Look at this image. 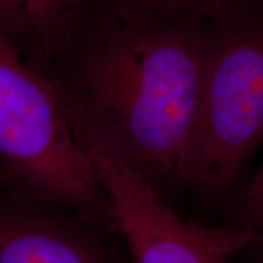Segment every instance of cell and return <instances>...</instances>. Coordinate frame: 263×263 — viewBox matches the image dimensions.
<instances>
[{
    "label": "cell",
    "instance_id": "1",
    "mask_svg": "<svg viewBox=\"0 0 263 263\" xmlns=\"http://www.w3.org/2000/svg\"><path fill=\"white\" fill-rule=\"evenodd\" d=\"M207 38L188 22H127L43 66L72 129L107 143L174 207L186 193Z\"/></svg>",
    "mask_w": 263,
    "mask_h": 263
},
{
    "label": "cell",
    "instance_id": "2",
    "mask_svg": "<svg viewBox=\"0 0 263 263\" xmlns=\"http://www.w3.org/2000/svg\"><path fill=\"white\" fill-rule=\"evenodd\" d=\"M0 171L5 182L117 233L59 87L0 33Z\"/></svg>",
    "mask_w": 263,
    "mask_h": 263
},
{
    "label": "cell",
    "instance_id": "3",
    "mask_svg": "<svg viewBox=\"0 0 263 263\" xmlns=\"http://www.w3.org/2000/svg\"><path fill=\"white\" fill-rule=\"evenodd\" d=\"M263 144V20L209 35L185 164V189L200 207L234 189Z\"/></svg>",
    "mask_w": 263,
    "mask_h": 263
},
{
    "label": "cell",
    "instance_id": "4",
    "mask_svg": "<svg viewBox=\"0 0 263 263\" xmlns=\"http://www.w3.org/2000/svg\"><path fill=\"white\" fill-rule=\"evenodd\" d=\"M103 188L129 263H232L259 245L228 224L188 221L100 138L74 132Z\"/></svg>",
    "mask_w": 263,
    "mask_h": 263
},
{
    "label": "cell",
    "instance_id": "5",
    "mask_svg": "<svg viewBox=\"0 0 263 263\" xmlns=\"http://www.w3.org/2000/svg\"><path fill=\"white\" fill-rule=\"evenodd\" d=\"M0 263H129L118 233L0 180Z\"/></svg>",
    "mask_w": 263,
    "mask_h": 263
},
{
    "label": "cell",
    "instance_id": "6",
    "mask_svg": "<svg viewBox=\"0 0 263 263\" xmlns=\"http://www.w3.org/2000/svg\"><path fill=\"white\" fill-rule=\"evenodd\" d=\"M72 0H0V33L28 61L45 65L64 45L62 20Z\"/></svg>",
    "mask_w": 263,
    "mask_h": 263
},
{
    "label": "cell",
    "instance_id": "7",
    "mask_svg": "<svg viewBox=\"0 0 263 263\" xmlns=\"http://www.w3.org/2000/svg\"><path fill=\"white\" fill-rule=\"evenodd\" d=\"M224 224L244 230L257 238L263 246V161L245 188L227 209Z\"/></svg>",
    "mask_w": 263,
    "mask_h": 263
},
{
    "label": "cell",
    "instance_id": "8",
    "mask_svg": "<svg viewBox=\"0 0 263 263\" xmlns=\"http://www.w3.org/2000/svg\"><path fill=\"white\" fill-rule=\"evenodd\" d=\"M127 9L141 15H168L218 0H117Z\"/></svg>",
    "mask_w": 263,
    "mask_h": 263
},
{
    "label": "cell",
    "instance_id": "9",
    "mask_svg": "<svg viewBox=\"0 0 263 263\" xmlns=\"http://www.w3.org/2000/svg\"><path fill=\"white\" fill-rule=\"evenodd\" d=\"M254 251L257 256L255 263H263V246H256V248H254Z\"/></svg>",
    "mask_w": 263,
    "mask_h": 263
},
{
    "label": "cell",
    "instance_id": "10",
    "mask_svg": "<svg viewBox=\"0 0 263 263\" xmlns=\"http://www.w3.org/2000/svg\"><path fill=\"white\" fill-rule=\"evenodd\" d=\"M0 180H5V179H4V176H3L2 171H0Z\"/></svg>",
    "mask_w": 263,
    "mask_h": 263
}]
</instances>
